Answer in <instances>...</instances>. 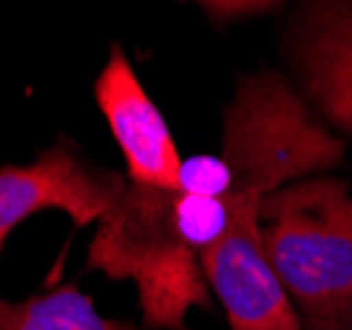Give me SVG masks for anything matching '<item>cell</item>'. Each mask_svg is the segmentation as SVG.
I'll return each mask as SVG.
<instances>
[{
	"label": "cell",
	"mask_w": 352,
	"mask_h": 330,
	"mask_svg": "<svg viewBox=\"0 0 352 330\" xmlns=\"http://www.w3.org/2000/svg\"><path fill=\"white\" fill-rule=\"evenodd\" d=\"M347 154L339 138L305 101L289 74H244L223 114V158L230 174V214H260V204L286 185L336 169Z\"/></svg>",
	"instance_id": "1"
},
{
	"label": "cell",
	"mask_w": 352,
	"mask_h": 330,
	"mask_svg": "<svg viewBox=\"0 0 352 330\" xmlns=\"http://www.w3.org/2000/svg\"><path fill=\"white\" fill-rule=\"evenodd\" d=\"M263 246L302 330H352L350 180L318 174L260 204Z\"/></svg>",
	"instance_id": "2"
},
{
	"label": "cell",
	"mask_w": 352,
	"mask_h": 330,
	"mask_svg": "<svg viewBox=\"0 0 352 330\" xmlns=\"http://www.w3.org/2000/svg\"><path fill=\"white\" fill-rule=\"evenodd\" d=\"M175 198L177 191L127 180L117 204L96 222L88 248V270L135 283L143 325L154 330H186L191 309H212L199 251L177 230Z\"/></svg>",
	"instance_id": "3"
},
{
	"label": "cell",
	"mask_w": 352,
	"mask_h": 330,
	"mask_svg": "<svg viewBox=\"0 0 352 330\" xmlns=\"http://www.w3.org/2000/svg\"><path fill=\"white\" fill-rule=\"evenodd\" d=\"M127 188L114 169L93 164L58 140L32 164L0 167V257L11 230L45 209H61L77 227L98 222Z\"/></svg>",
	"instance_id": "4"
},
{
	"label": "cell",
	"mask_w": 352,
	"mask_h": 330,
	"mask_svg": "<svg viewBox=\"0 0 352 330\" xmlns=\"http://www.w3.org/2000/svg\"><path fill=\"white\" fill-rule=\"evenodd\" d=\"M289 80L339 138H352V0H305L281 37Z\"/></svg>",
	"instance_id": "5"
},
{
	"label": "cell",
	"mask_w": 352,
	"mask_h": 330,
	"mask_svg": "<svg viewBox=\"0 0 352 330\" xmlns=\"http://www.w3.org/2000/svg\"><path fill=\"white\" fill-rule=\"evenodd\" d=\"M199 259L230 330H302L297 304L265 254L260 214L233 217L228 233Z\"/></svg>",
	"instance_id": "6"
},
{
	"label": "cell",
	"mask_w": 352,
	"mask_h": 330,
	"mask_svg": "<svg viewBox=\"0 0 352 330\" xmlns=\"http://www.w3.org/2000/svg\"><path fill=\"white\" fill-rule=\"evenodd\" d=\"M96 104L122 151L127 180L177 191L183 156L173 130L135 77V69L120 45H111L109 61L96 80Z\"/></svg>",
	"instance_id": "7"
},
{
	"label": "cell",
	"mask_w": 352,
	"mask_h": 330,
	"mask_svg": "<svg viewBox=\"0 0 352 330\" xmlns=\"http://www.w3.org/2000/svg\"><path fill=\"white\" fill-rule=\"evenodd\" d=\"M0 330H141L124 320L98 314L93 298L77 285H61L24 301L0 298Z\"/></svg>",
	"instance_id": "8"
},
{
	"label": "cell",
	"mask_w": 352,
	"mask_h": 330,
	"mask_svg": "<svg viewBox=\"0 0 352 330\" xmlns=\"http://www.w3.org/2000/svg\"><path fill=\"white\" fill-rule=\"evenodd\" d=\"M175 222L183 241L201 254L228 233L233 225V214L228 204L220 198H201L177 191Z\"/></svg>",
	"instance_id": "9"
},
{
	"label": "cell",
	"mask_w": 352,
	"mask_h": 330,
	"mask_svg": "<svg viewBox=\"0 0 352 330\" xmlns=\"http://www.w3.org/2000/svg\"><path fill=\"white\" fill-rule=\"evenodd\" d=\"M177 191L226 201L230 193V174L223 158L212 156V154H196L191 158H183Z\"/></svg>",
	"instance_id": "10"
},
{
	"label": "cell",
	"mask_w": 352,
	"mask_h": 330,
	"mask_svg": "<svg viewBox=\"0 0 352 330\" xmlns=\"http://www.w3.org/2000/svg\"><path fill=\"white\" fill-rule=\"evenodd\" d=\"M199 8L207 14L214 27H230L233 21L252 16H265L283 8L281 3H270V0H204L199 3Z\"/></svg>",
	"instance_id": "11"
}]
</instances>
